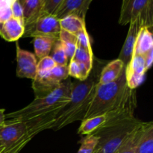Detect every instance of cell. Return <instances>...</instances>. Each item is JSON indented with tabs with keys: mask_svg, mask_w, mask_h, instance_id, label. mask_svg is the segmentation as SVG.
I'll return each mask as SVG.
<instances>
[{
	"mask_svg": "<svg viewBox=\"0 0 153 153\" xmlns=\"http://www.w3.org/2000/svg\"><path fill=\"white\" fill-rule=\"evenodd\" d=\"M100 141V137L91 134L83 139L78 153H94Z\"/></svg>",
	"mask_w": 153,
	"mask_h": 153,
	"instance_id": "obj_27",
	"label": "cell"
},
{
	"mask_svg": "<svg viewBox=\"0 0 153 153\" xmlns=\"http://www.w3.org/2000/svg\"><path fill=\"white\" fill-rule=\"evenodd\" d=\"M59 40L65 51L68 61H70L73 58L77 47V37L74 34L61 29L59 35Z\"/></svg>",
	"mask_w": 153,
	"mask_h": 153,
	"instance_id": "obj_23",
	"label": "cell"
},
{
	"mask_svg": "<svg viewBox=\"0 0 153 153\" xmlns=\"http://www.w3.org/2000/svg\"><path fill=\"white\" fill-rule=\"evenodd\" d=\"M5 110L4 109H0V127L2 126L5 123Z\"/></svg>",
	"mask_w": 153,
	"mask_h": 153,
	"instance_id": "obj_33",
	"label": "cell"
},
{
	"mask_svg": "<svg viewBox=\"0 0 153 153\" xmlns=\"http://www.w3.org/2000/svg\"><path fill=\"white\" fill-rule=\"evenodd\" d=\"M62 2V0H44L42 8L43 15H54Z\"/></svg>",
	"mask_w": 153,
	"mask_h": 153,
	"instance_id": "obj_30",
	"label": "cell"
},
{
	"mask_svg": "<svg viewBox=\"0 0 153 153\" xmlns=\"http://www.w3.org/2000/svg\"><path fill=\"white\" fill-rule=\"evenodd\" d=\"M52 54L49 56L52 58L56 65L67 66L68 65V58L66 52L60 42L59 39L56 40L52 49Z\"/></svg>",
	"mask_w": 153,
	"mask_h": 153,
	"instance_id": "obj_26",
	"label": "cell"
},
{
	"mask_svg": "<svg viewBox=\"0 0 153 153\" xmlns=\"http://www.w3.org/2000/svg\"><path fill=\"white\" fill-rule=\"evenodd\" d=\"M58 40L57 38L49 37H34V54H35L36 58L39 60L45 57L49 56L53 47L54 43Z\"/></svg>",
	"mask_w": 153,
	"mask_h": 153,
	"instance_id": "obj_19",
	"label": "cell"
},
{
	"mask_svg": "<svg viewBox=\"0 0 153 153\" xmlns=\"http://www.w3.org/2000/svg\"><path fill=\"white\" fill-rule=\"evenodd\" d=\"M134 153H153L152 122L150 123L139 139Z\"/></svg>",
	"mask_w": 153,
	"mask_h": 153,
	"instance_id": "obj_22",
	"label": "cell"
},
{
	"mask_svg": "<svg viewBox=\"0 0 153 153\" xmlns=\"http://www.w3.org/2000/svg\"><path fill=\"white\" fill-rule=\"evenodd\" d=\"M71 85L72 81L68 78L51 94L41 98H35L23 108L7 114L5 119L12 121H28L51 114H57L70 102Z\"/></svg>",
	"mask_w": 153,
	"mask_h": 153,
	"instance_id": "obj_2",
	"label": "cell"
},
{
	"mask_svg": "<svg viewBox=\"0 0 153 153\" xmlns=\"http://www.w3.org/2000/svg\"><path fill=\"white\" fill-rule=\"evenodd\" d=\"M60 20L53 15H42L29 26L25 27L22 37H49L59 39Z\"/></svg>",
	"mask_w": 153,
	"mask_h": 153,
	"instance_id": "obj_8",
	"label": "cell"
},
{
	"mask_svg": "<svg viewBox=\"0 0 153 153\" xmlns=\"http://www.w3.org/2000/svg\"><path fill=\"white\" fill-rule=\"evenodd\" d=\"M126 88L125 69L114 82L106 85L97 83L94 98L83 120L107 113L120 99Z\"/></svg>",
	"mask_w": 153,
	"mask_h": 153,
	"instance_id": "obj_4",
	"label": "cell"
},
{
	"mask_svg": "<svg viewBox=\"0 0 153 153\" xmlns=\"http://www.w3.org/2000/svg\"><path fill=\"white\" fill-rule=\"evenodd\" d=\"M12 17L19 21L22 25H24L23 10L20 4L19 0H13L11 3Z\"/></svg>",
	"mask_w": 153,
	"mask_h": 153,
	"instance_id": "obj_31",
	"label": "cell"
},
{
	"mask_svg": "<svg viewBox=\"0 0 153 153\" xmlns=\"http://www.w3.org/2000/svg\"><path fill=\"white\" fill-rule=\"evenodd\" d=\"M56 66L55 63L50 56L45 57L39 60L37 62V75H43L50 71Z\"/></svg>",
	"mask_w": 153,
	"mask_h": 153,
	"instance_id": "obj_28",
	"label": "cell"
},
{
	"mask_svg": "<svg viewBox=\"0 0 153 153\" xmlns=\"http://www.w3.org/2000/svg\"><path fill=\"white\" fill-rule=\"evenodd\" d=\"M138 123L139 121L134 118L116 127L94 134L100 137V141L96 149H98L101 153H117Z\"/></svg>",
	"mask_w": 153,
	"mask_h": 153,
	"instance_id": "obj_7",
	"label": "cell"
},
{
	"mask_svg": "<svg viewBox=\"0 0 153 153\" xmlns=\"http://www.w3.org/2000/svg\"><path fill=\"white\" fill-rule=\"evenodd\" d=\"M138 19L142 27L152 28L153 23L152 0H124L121 7L119 24L126 25Z\"/></svg>",
	"mask_w": 153,
	"mask_h": 153,
	"instance_id": "obj_6",
	"label": "cell"
},
{
	"mask_svg": "<svg viewBox=\"0 0 153 153\" xmlns=\"http://www.w3.org/2000/svg\"><path fill=\"white\" fill-rule=\"evenodd\" d=\"M16 46V76L19 78H26L34 80L37 76V59L34 54L24 50L19 47L17 42Z\"/></svg>",
	"mask_w": 153,
	"mask_h": 153,
	"instance_id": "obj_9",
	"label": "cell"
},
{
	"mask_svg": "<svg viewBox=\"0 0 153 153\" xmlns=\"http://www.w3.org/2000/svg\"><path fill=\"white\" fill-rule=\"evenodd\" d=\"M60 25L61 29L74 35L86 28L85 20L75 16H68L60 19Z\"/></svg>",
	"mask_w": 153,
	"mask_h": 153,
	"instance_id": "obj_21",
	"label": "cell"
},
{
	"mask_svg": "<svg viewBox=\"0 0 153 153\" xmlns=\"http://www.w3.org/2000/svg\"><path fill=\"white\" fill-rule=\"evenodd\" d=\"M151 122H141L139 121L138 123L134 127L127 138L123 143L121 147L118 149L117 153H134L136 146L142 134L144 132Z\"/></svg>",
	"mask_w": 153,
	"mask_h": 153,
	"instance_id": "obj_16",
	"label": "cell"
},
{
	"mask_svg": "<svg viewBox=\"0 0 153 153\" xmlns=\"http://www.w3.org/2000/svg\"><path fill=\"white\" fill-rule=\"evenodd\" d=\"M151 49H153L152 31L146 27H142L136 40L133 55H143Z\"/></svg>",
	"mask_w": 153,
	"mask_h": 153,
	"instance_id": "obj_18",
	"label": "cell"
},
{
	"mask_svg": "<svg viewBox=\"0 0 153 153\" xmlns=\"http://www.w3.org/2000/svg\"><path fill=\"white\" fill-rule=\"evenodd\" d=\"M44 129L46 123L40 119L5 120L0 127V140L4 146L2 153H18L33 137Z\"/></svg>",
	"mask_w": 153,
	"mask_h": 153,
	"instance_id": "obj_3",
	"label": "cell"
},
{
	"mask_svg": "<svg viewBox=\"0 0 153 153\" xmlns=\"http://www.w3.org/2000/svg\"><path fill=\"white\" fill-rule=\"evenodd\" d=\"M105 120V114L99 115V116L83 120L78 130V133L80 134H87V135L94 134L99 128H101Z\"/></svg>",
	"mask_w": 153,
	"mask_h": 153,
	"instance_id": "obj_20",
	"label": "cell"
},
{
	"mask_svg": "<svg viewBox=\"0 0 153 153\" xmlns=\"http://www.w3.org/2000/svg\"><path fill=\"white\" fill-rule=\"evenodd\" d=\"M68 67L69 76L75 78L76 80L85 81L91 74V70H88L85 64L80 62L70 60Z\"/></svg>",
	"mask_w": 153,
	"mask_h": 153,
	"instance_id": "obj_24",
	"label": "cell"
},
{
	"mask_svg": "<svg viewBox=\"0 0 153 153\" xmlns=\"http://www.w3.org/2000/svg\"><path fill=\"white\" fill-rule=\"evenodd\" d=\"M137 105L135 90L127 87L123 94L114 105L105 113L106 120L105 123L94 134L103 130L114 128L117 126L134 119V113Z\"/></svg>",
	"mask_w": 153,
	"mask_h": 153,
	"instance_id": "obj_5",
	"label": "cell"
},
{
	"mask_svg": "<svg viewBox=\"0 0 153 153\" xmlns=\"http://www.w3.org/2000/svg\"><path fill=\"white\" fill-rule=\"evenodd\" d=\"M124 69H125V66L123 63L118 58L111 61L101 70L100 77H99L98 84L106 85V84L114 82L119 78Z\"/></svg>",
	"mask_w": 153,
	"mask_h": 153,
	"instance_id": "obj_17",
	"label": "cell"
},
{
	"mask_svg": "<svg viewBox=\"0 0 153 153\" xmlns=\"http://www.w3.org/2000/svg\"><path fill=\"white\" fill-rule=\"evenodd\" d=\"M23 10L24 28L34 23L42 13L44 0H19Z\"/></svg>",
	"mask_w": 153,
	"mask_h": 153,
	"instance_id": "obj_15",
	"label": "cell"
},
{
	"mask_svg": "<svg viewBox=\"0 0 153 153\" xmlns=\"http://www.w3.org/2000/svg\"><path fill=\"white\" fill-rule=\"evenodd\" d=\"M13 0H0V22L12 17L11 3Z\"/></svg>",
	"mask_w": 153,
	"mask_h": 153,
	"instance_id": "obj_29",
	"label": "cell"
},
{
	"mask_svg": "<svg viewBox=\"0 0 153 153\" xmlns=\"http://www.w3.org/2000/svg\"><path fill=\"white\" fill-rule=\"evenodd\" d=\"M143 59H144L145 62V67H146V70L147 71L149 68L151 67L153 61V49H151L149 52H146L145 55H143Z\"/></svg>",
	"mask_w": 153,
	"mask_h": 153,
	"instance_id": "obj_32",
	"label": "cell"
},
{
	"mask_svg": "<svg viewBox=\"0 0 153 153\" xmlns=\"http://www.w3.org/2000/svg\"><path fill=\"white\" fill-rule=\"evenodd\" d=\"M71 60L85 64L89 70H92L94 66V54L93 51H88L80 46H77L74 55Z\"/></svg>",
	"mask_w": 153,
	"mask_h": 153,
	"instance_id": "obj_25",
	"label": "cell"
},
{
	"mask_svg": "<svg viewBox=\"0 0 153 153\" xmlns=\"http://www.w3.org/2000/svg\"><path fill=\"white\" fill-rule=\"evenodd\" d=\"M3 151H4V146L0 140V153H2Z\"/></svg>",
	"mask_w": 153,
	"mask_h": 153,
	"instance_id": "obj_34",
	"label": "cell"
},
{
	"mask_svg": "<svg viewBox=\"0 0 153 153\" xmlns=\"http://www.w3.org/2000/svg\"><path fill=\"white\" fill-rule=\"evenodd\" d=\"M99 78L90 74L85 81L72 82L70 100L54 118L52 129L57 131L78 120H83L95 94Z\"/></svg>",
	"mask_w": 153,
	"mask_h": 153,
	"instance_id": "obj_1",
	"label": "cell"
},
{
	"mask_svg": "<svg viewBox=\"0 0 153 153\" xmlns=\"http://www.w3.org/2000/svg\"><path fill=\"white\" fill-rule=\"evenodd\" d=\"M49 72L43 75H37L33 80L32 88L34 90L35 98H41L51 94L60 85Z\"/></svg>",
	"mask_w": 153,
	"mask_h": 153,
	"instance_id": "obj_13",
	"label": "cell"
},
{
	"mask_svg": "<svg viewBox=\"0 0 153 153\" xmlns=\"http://www.w3.org/2000/svg\"><path fill=\"white\" fill-rule=\"evenodd\" d=\"M92 0H62L53 16L58 19L68 16H75L85 20L86 13Z\"/></svg>",
	"mask_w": 153,
	"mask_h": 153,
	"instance_id": "obj_11",
	"label": "cell"
},
{
	"mask_svg": "<svg viewBox=\"0 0 153 153\" xmlns=\"http://www.w3.org/2000/svg\"><path fill=\"white\" fill-rule=\"evenodd\" d=\"M127 87L135 90L143 82L146 74V67L143 55H132L129 63L125 67Z\"/></svg>",
	"mask_w": 153,
	"mask_h": 153,
	"instance_id": "obj_10",
	"label": "cell"
},
{
	"mask_svg": "<svg viewBox=\"0 0 153 153\" xmlns=\"http://www.w3.org/2000/svg\"><path fill=\"white\" fill-rule=\"evenodd\" d=\"M94 153H101V152H100V150H99L98 149H96L95 150H94Z\"/></svg>",
	"mask_w": 153,
	"mask_h": 153,
	"instance_id": "obj_35",
	"label": "cell"
},
{
	"mask_svg": "<svg viewBox=\"0 0 153 153\" xmlns=\"http://www.w3.org/2000/svg\"><path fill=\"white\" fill-rule=\"evenodd\" d=\"M141 28L142 25L138 19L129 23V28H128L127 37L126 38L125 43L123 46L122 49H121L119 58H118V59H120L123 63L125 67L129 63L130 60L132 57L136 40H137V35H138V33Z\"/></svg>",
	"mask_w": 153,
	"mask_h": 153,
	"instance_id": "obj_12",
	"label": "cell"
},
{
	"mask_svg": "<svg viewBox=\"0 0 153 153\" xmlns=\"http://www.w3.org/2000/svg\"><path fill=\"white\" fill-rule=\"evenodd\" d=\"M25 32L24 25L11 17L4 22H0V35L8 42L17 41Z\"/></svg>",
	"mask_w": 153,
	"mask_h": 153,
	"instance_id": "obj_14",
	"label": "cell"
}]
</instances>
